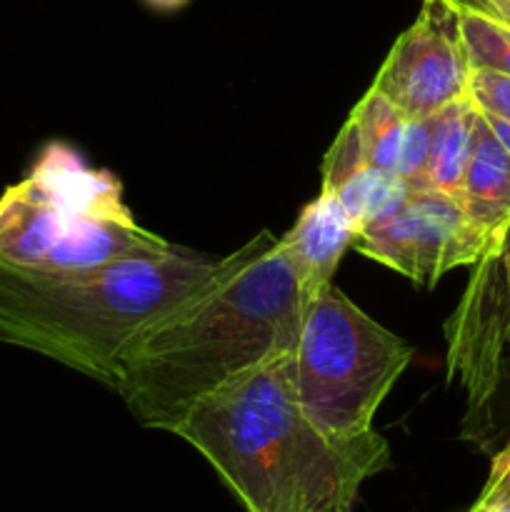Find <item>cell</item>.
<instances>
[{
	"mask_svg": "<svg viewBox=\"0 0 510 512\" xmlns=\"http://www.w3.org/2000/svg\"><path fill=\"white\" fill-rule=\"evenodd\" d=\"M495 505H510V433L505 443L500 445L498 453L493 455L488 480H485L483 490L475 498V503L470 505V510L478 512L495 508Z\"/></svg>",
	"mask_w": 510,
	"mask_h": 512,
	"instance_id": "cell-16",
	"label": "cell"
},
{
	"mask_svg": "<svg viewBox=\"0 0 510 512\" xmlns=\"http://www.w3.org/2000/svg\"><path fill=\"white\" fill-rule=\"evenodd\" d=\"M173 435L208 460L245 512H353L365 480L390 468L378 430L335 438L303 413L290 355L205 395Z\"/></svg>",
	"mask_w": 510,
	"mask_h": 512,
	"instance_id": "cell-2",
	"label": "cell"
},
{
	"mask_svg": "<svg viewBox=\"0 0 510 512\" xmlns=\"http://www.w3.org/2000/svg\"><path fill=\"white\" fill-rule=\"evenodd\" d=\"M480 115H483L485 123L490 125L493 135L498 138V143L503 145V148L508 150V155H510V120L498 118V115H490V113H480Z\"/></svg>",
	"mask_w": 510,
	"mask_h": 512,
	"instance_id": "cell-18",
	"label": "cell"
},
{
	"mask_svg": "<svg viewBox=\"0 0 510 512\" xmlns=\"http://www.w3.org/2000/svg\"><path fill=\"white\" fill-rule=\"evenodd\" d=\"M475 120H478V108L468 95L430 115L428 160H425L420 190H435V193L460 200L470 150H473Z\"/></svg>",
	"mask_w": 510,
	"mask_h": 512,
	"instance_id": "cell-13",
	"label": "cell"
},
{
	"mask_svg": "<svg viewBox=\"0 0 510 512\" xmlns=\"http://www.w3.org/2000/svg\"><path fill=\"white\" fill-rule=\"evenodd\" d=\"M450 3L475 10L480 15H488V18L498 20L505 28H510V0H450Z\"/></svg>",
	"mask_w": 510,
	"mask_h": 512,
	"instance_id": "cell-17",
	"label": "cell"
},
{
	"mask_svg": "<svg viewBox=\"0 0 510 512\" xmlns=\"http://www.w3.org/2000/svg\"><path fill=\"white\" fill-rule=\"evenodd\" d=\"M473 512V510H468ZM478 512H510V505H495V508H488V510H478Z\"/></svg>",
	"mask_w": 510,
	"mask_h": 512,
	"instance_id": "cell-21",
	"label": "cell"
},
{
	"mask_svg": "<svg viewBox=\"0 0 510 512\" xmlns=\"http://www.w3.org/2000/svg\"><path fill=\"white\" fill-rule=\"evenodd\" d=\"M173 248L135 220L123 185L65 143H48L0 195V260L35 270H85Z\"/></svg>",
	"mask_w": 510,
	"mask_h": 512,
	"instance_id": "cell-4",
	"label": "cell"
},
{
	"mask_svg": "<svg viewBox=\"0 0 510 512\" xmlns=\"http://www.w3.org/2000/svg\"><path fill=\"white\" fill-rule=\"evenodd\" d=\"M470 63L448 0H423L418 18L395 38L373 88L415 118L468 95Z\"/></svg>",
	"mask_w": 510,
	"mask_h": 512,
	"instance_id": "cell-8",
	"label": "cell"
},
{
	"mask_svg": "<svg viewBox=\"0 0 510 512\" xmlns=\"http://www.w3.org/2000/svg\"><path fill=\"white\" fill-rule=\"evenodd\" d=\"M218 260L170 250L85 270L0 260V343L33 350L118 388V358L135 333L200 288Z\"/></svg>",
	"mask_w": 510,
	"mask_h": 512,
	"instance_id": "cell-3",
	"label": "cell"
},
{
	"mask_svg": "<svg viewBox=\"0 0 510 512\" xmlns=\"http://www.w3.org/2000/svg\"><path fill=\"white\" fill-rule=\"evenodd\" d=\"M445 320L448 383L465 395L463 438L478 443L510 358V218L490 238Z\"/></svg>",
	"mask_w": 510,
	"mask_h": 512,
	"instance_id": "cell-6",
	"label": "cell"
},
{
	"mask_svg": "<svg viewBox=\"0 0 510 512\" xmlns=\"http://www.w3.org/2000/svg\"><path fill=\"white\" fill-rule=\"evenodd\" d=\"M323 190H330L353 218L358 233L405 203L408 180L378 168L363 155L353 125L345 120L323 160Z\"/></svg>",
	"mask_w": 510,
	"mask_h": 512,
	"instance_id": "cell-10",
	"label": "cell"
},
{
	"mask_svg": "<svg viewBox=\"0 0 510 512\" xmlns=\"http://www.w3.org/2000/svg\"><path fill=\"white\" fill-rule=\"evenodd\" d=\"M508 388H510V358H508V365H505L503 383H500V388H498V393H495V398H498L500 393H505V390H508ZM490 408H493V405H490ZM488 413H490V410H488ZM485 420H488V418H485ZM483 428H485V425H483ZM480 435H483V433H480ZM478 440H480V438H478Z\"/></svg>",
	"mask_w": 510,
	"mask_h": 512,
	"instance_id": "cell-20",
	"label": "cell"
},
{
	"mask_svg": "<svg viewBox=\"0 0 510 512\" xmlns=\"http://www.w3.org/2000/svg\"><path fill=\"white\" fill-rule=\"evenodd\" d=\"M453 8L458 13L460 40H463L470 68L493 70L510 78V28L475 10L460 8V5H453Z\"/></svg>",
	"mask_w": 510,
	"mask_h": 512,
	"instance_id": "cell-14",
	"label": "cell"
},
{
	"mask_svg": "<svg viewBox=\"0 0 510 512\" xmlns=\"http://www.w3.org/2000/svg\"><path fill=\"white\" fill-rule=\"evenodd\" d=\"M413 360L400 335L365 315L335 283L308 300L290 378L303 413L335 438L375 430V415Z\"/></svg>",
	"mask_w": 510,
	"mask_h": 512,
	"instance_id": "cell-5",
	"label": "cell"
},
{
	"mask_svg": "<svg viewBox=\"0 0 510 512\" xmlns=\"http://www.w3.org/2000/svg\"><path fill=\"white\" fill-rule=\"evenodd\" d=\"M305 305L280 238L263 230L125 343L115 393L140 425L173 433L205 395L293 353Z\"/></svg>",
	"mask_w": 510,
	"mask_h": 512,
	"instance_id": "cell-1",
	"label": "cell"
},
{
	"mask_svg": "<svg viewBox=\"0 0 510 512\" xmlns=\"http://www.w3.org/2000/svg\"><path fill=\"white\" fill-rule=\"evenodd\" d=\"M355 235L358 228L345 205L323 188L300 210L293 228L280 235V245L298 273L308 300L333 283L335 270L345 250L353 248Z\"/></svg>",
	"mask_w": 510,
	"mask_h": 512,
	"instance_id": "cell-11",
	"label": "cell"
},
{
	"mask_svg": "<svg viewBox=\"0 0 510 512\" xmlns=\"http://www.w3.org/2000/svg\"><path fill=\"white\" fill-rule=\"evenodd\" d=\"M353 248L418 288H433L448 270L480 258L460 203L435 190H410L395 213L355 235Z\"/></svg>",
	"mask_w": 510,
	"mask_h": 512,
	"instance_id": "cell-7",
	"label": "cell"
},
{
	"mask_svg": "<svg viewBox=\"0 0 510 512\" xmlns=\"http://www.w3.org/2000/svg\"><path fill=\"white\" fill-rule=\"evenodd\" d=\"M348 123L353 125L360 150L370 163L400 175L410 188L420 190L430 143L428 118L408 115L370 85L368 93L350 110Z\"/></svg>",
	"mask_w": 510,
	"mask_h": 512,
	"instance_id": "cell-9",
	"label": "cell"
},
{
	"mask_svg": "<svg viewBox=\"0 0 510 512\" xmlns=\"http://www.w3.org/2000/svg\"><path fill=\"white\" fill-rule=\"evenodd\" d=\"M468 98L480 113L498 115L510 120V78L493 70L470 68Z\"/></svg>",
	"mask_w": 510,
	"mask_h": 512,
	"instance_id": "cell-15",
	"label": "cell"
},
{
	"mask_svg": "<svg viewBox=\"0 0 510 512\" xmlns=\"http://www.w3.org/2000/svg\"><path fill=\"white\" fill-rule=\"evenodd\" d=\"M148 5H153L155 10H178L183 5H188L190 0H145Z\"/></svg>",
	"mask_w": 510,
	"mask_h": 512,
	"instance_id": "cell-19",
	"label": "cell"
},
{
	"mask_svg": "<svg viewBox=\"0 0 510 512\" xmlns=\"http://www.w3.org/2000/svg\"><path fill=\"white\" fill-rule=\"evenodd\" d=\"M458 203L470 240L478 253H483L490 238L510 218V155L498 143L480 110Z\"/></svg>",
	"mask_w": 510,
	"mask_h": 512,
	"instance_id": "cell-12",
	"label": "cell"
}]
</instances>
